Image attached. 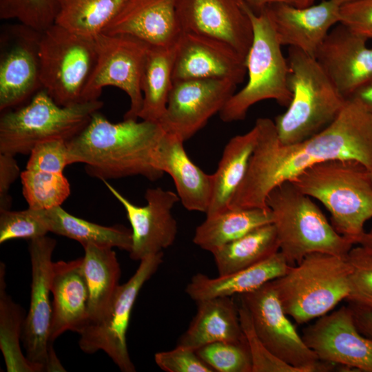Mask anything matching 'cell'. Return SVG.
Returning <instances> with one entry per match:
<instances>
[{"mask_svg":"<svg viewBox=\"0 0 372 372\" xmlns=\"http://www.w3.org/2000/svg\"><path fill=\"white\" fill-rule=\"evenodd\" d=\"M182 32L221 41L246 59L253 27L242 0H178Z\"/></svg>","mask_w":372,"mask_h":372,"instance_id":"obj_18","label":"cell"},{"mask_svg":"<svg viewBox=\"0 0 372 372\" xmlns=\"http://www.w3.org/2000/svg\"><path fill=\"white\" fill-rule=\"evenodd\" d=\"M20 178L30 208L49 209L61 206L70 194V185L63 173L25 169Z\"/></svg>","mask_w":372,"mask_h":372,"instance_id":"obj_35","label":"cell"},{"mask_svg":"<svg viewBox=\"0 0 372 372\" xmlns=\"http://www.w3.org/2000/svg\"><path fill=\"white\" fill-rule=\"evenodd\" d=\"M349 273L347 257L317 252L272 282L285 312L300 324L327 314L347 299Z\"/></svg>","mask_w":372,"mask_h":372,"instance_id":"obj_6","label":"cell"},{"mask_svg":"<svg viewBox=\"0 0 372 372\" xmlns=\"http://www.w3.org/2000/svg\"><path fill=\"white\" fill-rule=\"evenodd\" d=\"M41 32L22 23L4 25L0 43V110L19 105L42 89Z\"/></svg>","mask_w":372,"mask_h":372,"instance_id":"obj_14","label":"cell"},{"mask_svg":"<svg viewBox=\"0 0 372 372\" xmlns=\"http://www.w3.org/2000/svg\"><path fill=\"white\" fill-rule=\"evenodd\" d=\"M254 12H262L268 6L276 3H286L297 7H306L311 5L309 0H242Z\"/></svg>","mask_w":372,"mask_h":372,"instance_id":"obj_46","label":"cell"},{"mask_svg":"<svg viewBox=\"0 0 372 372\" xmlns=\"http://www.w3.org/2000/svg\"><path fill=\"white\" fill-rule=\"evenodd\" d=\"M184 142L165 133L154 154L156 167L172 178L183 207L206 214L212 196L213 175L206 174L188 156Z\"/></svg>","mask_w":372,"mask_h":372,"instance_id":"obj_24","label":"cell"},{"mask_svg":"<svg viewBox=\"0 0 372 372\" xmlns=\"http://www.w3.org/2000/svg\"><path fill=\"white\" fill-rule=\"evenodd\" d=\"M39 57L42 89L61 106L83 103L96 61L94 38L74 34L54 23L41 32Z\"/></svg>","mask_w":372,"mask_h":372,"instance_id":"obj_9","label":"cell"},{"mask_svg":"<svg viewBox=\"0 0 372 372\" xmlns=\"http://www.w3.org/2000/svg\"><path fill=\"white\" fill-rule=\"evenodd\" d=\"M291 266L279 251L260 263L227 275L210 278L197 273L191 278L185 292L195 302L215 297L239 296L281 277Z\"/></svg>","mask_w":372,"mask_h":372,"instance_id":"obj_25","label":"cell"},{"mask_svg":"<svg viewBox=\"0 0 372 372\" xmlns=\"http://www.w3.org/2000/svg\"><path fill=\"white\" fill-rule=\"evenodd\" d=\"M176 45L149 46L141 80L143 105L138 118L158 122L163 116L173 87Z\"/></svg>","mask_w":372,"mask_h":372,"instance_id":"obj_31","label":"cell"},{"mask_svg":"<svg viewBox=\"0 0 372 372\" xmlns=\"http://www.w3.org/2000/svg\"><path fill=\"white\" fill-rule=\"evenodd\" d=\"M340 23L372 39V0H355L341 6Z\"/></svg>","mask_w":372,"mask_h":372,"instance_id":"obj_43","label":"cell"},{"mask_svg":"<svg viewBox=\"0 0 372 372\" xmlns=\"http://www.w3.org/2000/svg\"><path fill=\"white\" fill-rule=\"evenodd\" d=\"M96 61L83 91V102L99 99L102 89L116 87L128 96L124 119L137 120L143 105L141 80L149 45L127 34L101 33L95 38Z\"/></svg>","mask_w":372,"mask_h":372,"instance_id":"obj_10","label":"cell"},{"mask_svg":"<svg viewBox=\"0 0 372 372\" xmlns=\"http://www.w3.org/2000/svg\"><path fill=\"white\" fill-rule=\"evenodd\" d=\"M349 99L356 101L372 114V83L358 90Z\"/></svg>","mask_w":372,"mask_h":372,"instance_id":"obj_47","label":"cell"},{"mask_svg":"<svg viewBox=\"0 0 372 372\" xmlns=\"http://www.w3.org/2000/svg\"><path fill=\"white\" fill-rule=\"evenodd\" d=\"M331 1H333V2L336 3L337 4L341 6L344 4H346L347 3H349L355 0H331ZM309 2L312 5L313 3L314 2V0H309Z\"/></svg>","mask_w":372,"mask_h":372,"instance_id":"obj_49","label":"cell"},{"mask_svg":"<svg viewBox=\"0 0 372 372\" xmlns=\"http://www.w3.org/2000/svg\"><path fill=\"white\" fill-rule=\"evenodd\" d=\"M50 290L52 343L67 331L79 333L88 321L89 289L83 269V258L54 262Z\"/></svg>","mask_w":372,"mask_h":372,"instance_id":"obj_23","label":"cell"},{"mask_svg":"<svg viewBox=\"0 0 372 372\" xmlns=\"http://www.w3.org/2000/svg\"><path fill=\"white\" fill-rule=\"evenodd\" d=\"M369 39L339 23L327 35L315 58L340 94L349 99L372 83Z\"/></svg>","mask_w":372,"mask_h":372,"instance_id":"obj_19","label":"cell"},{"mask_svg":"<svg viewBox=\"0 0 372 372\" xmlns=\"http://www.w3.org/2000/svg\"><path fill=\"white\" fill-rule=\"evenodd\" d=\"M20 174L14 156L0 154V210L10 209V188Z\"/></svg>","mask_w":372,"mask_h":372,"instance_id":"obj_44","label":"cell"},{"mask_svg":"<svg viewBox=\"0 0 372 372\" xmlns=\"http://www.w3.org/2000/svg\"><path fill=\"white\" fill-rule=\"evenodd\" d=\"M56 242L47 236L29 244L32 267L30 304L24 319L21 340L25 356L41 371H65L50 340L52 303L50 280Z\"/></svg>","mask_w":372,"mask_h":372,"instance_id":"obj_13","label":"cell"},{"mask_svg":"<svg viewBox=\"0 0 372 372\" xmlns=\"http://www.w3.org/2000/svg\"><path fill=\"white\" fill-rule=\"evenodd\" d=\"M196 351L214 371L252 372L251 359L246 340L216 342L203 346Z\"/></svg>","mask_w":372,"mask_h":372,"instance_id":"obj_37","label":"cell"},{"mask_svg":"<svg viewBox=\"0 0 372 372\" xmlns=\"http://www.w3.org/2000/svg\"><path fill=\"white\" fill-rule=\"evenodd\" d=\"M266 204L273 215L280 251L290 265L312 253L347 257L355 245L338 233L312 198L291 181L273 188Z\"/></svg>","mask_w":372,"mask_h":372,"instance_id":"obj_5","label":"cell"},{"mask_svg":"<svg viewBox=\"0 0 372 372\" xmlns=\"http://www.w3.org/2000/svg\"><path fill=\"white\" fill-rule=\"evenodd\" d=\"M196 302V313L177 344L196 350L216 342L246 340L239 309L231 296L215 297Z\"/></svg>","mask_w":372,"mask_h":372,"instance_id":"obj_26","label":"cell"},{"mask_svg":"<svg viewBox=\"0 0 372 372\" xmlns=\"http://www.w3.org/2000/svg\"><path fill=\"white\" fill-rule=\"evenodd\" d=\"M178 0H126L103 33L127 34L150 46L174 47L182 33Z\"/></svg>","mask_w":372,"mask_h":372,"instance_id":"obj_22","label":"cell"},{"mask_svg":"<svg viewBox=\"0 0 372 372\" xmlns=\"http://www.w3.org/2000/svg\"><path fill=\"white\" fill-rule=\"evenodd\" d=\"M353 311L356 326L364 335L372 339V309L349 305Z\"/></svg>","mask_w":372,"mask_h":372,"instance_id":"obj_45","label":"cell"},{"mask_svg":"<svg viewBox=\"0 0 372 372\" xmlns=\"http://www.w3.org/2000/svg\"><path fill=\"white\" fill-rule=\"evenodd\" d=\"M60 0H0V19H17L39 32L54 24Z\"/></svg>","mask_w":372,"mask_h":372,"instance_id":"obj_36","label":"cell"},{"mask_svg":"<svg viewBox=\"0 0 372 372\" xmlns=\"http://www.w3.org/2000/svg\"><path fill=\"white\" fill-rule=\"evenodd\" d=\"M273 223L270 209L229 208L218 214L206 216L193 238L195 245L212 252L251 230Z\"/></svg>","mask_w":372,"mask_h":372,"instance_id":"obj_29","label":"cell"},{"mask_svg":"<svg viewBox=\"0 0 372 372\" xmlns=\"http://www.w3.org/2000/svg\"><path fill=\"white\" fill-rule=\"evenodd\" d=\"M50 232L45 209L0 210V243L23 238L32 240Z\"/></svg>","mask_w":372,"mask_h":372,"instance_id":"obj_38","label":"cell"},{"mask_svg":"<svg viewBox=\"0 0 372 372\" xmlns=\"http://www.w3.org/2000/svg\"><path fill=\"white\" fill-rule=\"evenodd\" d=\"M103 105L97 99L61 106L41 89L25 106L1 116L0 154H30L36 145L45 141L68 142L82 132Z\"/></svg>","mask_w":372,"mask_h":372,"instance_id":"obj_7","label":"cell"},{"mask_svg":"<svg viewBox=\"0 0 372 372\" xmlns=\"http://www.w3.org/2000/svg\"><path fill=\"white\" fill-rule=\"evenodd\" d=\"M287 59L291 101L273 121L278 137L285 145L301 142L322 131L337 118L347 100L315 57L289 47Z\"/></svg>","mask_w":372,"mask_h":372,"instance_id":"obj_4","label":"cell"},{"mask_svg":"<svg viewBox=\"0 0 372 372\" xmlns=\"http://www.w3.org/2000/svg\"><path fill=\"white\" fill-rule=\"evenodd\" d=\"M165 133L158 122L124 119L114 123L98 111L67 142L70 165L83 163L90 176L102 180L141 176L156 181L164 174L155 165L154 154Z\"/></svg>","mask_w":372,"mask_h":372,"instance_id":"obj_2","label":"cell"},{"mask_svg":"<svg viewBox=\"0 0 372 372\" xmlns=\"http://www.w3.org/2000/svg\"><path fill=\"white\" fill-rule=\"evenodd\" d=\"M247 74L245 58L227 43L182 32L176 45L174 82L189 79H224L238 85Z\"/></svg>","mask_w":372,"mask_h":372,"instance_id":"obj_20","label":"cell"},{"mask_svg":"<svg viewBox=\"0 0 372 372\" xmlns=\"http://www.w3.org/2000/svg\"><path fill=\"white\" fill-rule=\"evenodd\" d=\"M291 182L302 193L320 202L331 214V225L355 245L372 218L371 171L352 160L316 164Z\"/></svg>","mask_w":372,"mask_h":372,"instance_id":"obj_3","label":"cell"},{"mask_svg":"<svg viewBox=\"0 0 372 372\" xmlns=\"http://www.w3.org/2000/svg\"><path fill=\"white\" fill-rule=\"evenodd\" d=\"M103 182L124 207L131 225V259L141 261L163 252L174 242L178 228L172 211L179 201L177 194L161 187L149 188L145 194L147 204L140 207L130 202L107 180Z\"/></svg>","mask_w":372,"mask_h":372,"instance_id":"obj_17","label":"cell"},{"mask_svg":"<svg viewBox=\"0 0 372 372\" xmlns=\"http://www.w3.org/2000/svg\"><path fill=\"white\" fill-rule=\"evenodd\" d=\"M350 265V304L372 309V251L358 245L352 247L347 256Z\"/></svg>","mask_w":372,"mask_h":372,"instance_id":"obj_39","label":"cell"},{"mask_svg":"<svg viewBox=\"0 0 372 372\" xmlns=\"http://www.w3.org/2000/svg\"><path fill=\"white\" fill-rule=\"evenodd\" d=\"M83 248V269L89 289L90 323L101 319L109 309L119 286L121 268L112 247L88 244Z\"/></svg>","mask_w":372,"mask_h":372,"instance_id":"obj_28","label":"cell"},{"mask_svg":"<svg viewBox=\"0 0 372 372\" xmlns=\"http://www.w3.org/2000/svg\"><path fill=\"white\" fill-rule=\"evenodd\" d=\"M371 178H372V170L371 171Z\"/></svg>","mask_w":372,"mask_h":372,"instance_id":"obj_50","label":"cell"},{"mask_svg":"<svg viewBox=\"0 0 372 372\" xmlns=\"http://www.w3.org/2000/svg\"><path fill=\"white\" fill-rule=\"evenodd\" d=\"M280 251L273 223L258 227L211 252L218 275L242 270L269 258Z\"/></svg>","mask_w":372,"mask_h":372,"instance_id":"obj_30","label":"cell"},{"mask_svg":"<svg viewBox=\"0 0 372 372\" xmlns=\"http://www.w3.org/2000/svg\"><path fill=\"white\" fill-rule=\"evenodd\" d=\"M237 84L224 79H189L174 82L165 113L163 130L183 142L220 113L236 92Z\"/></svg>","mask_w":372,"mask_h":372,"instance_id":"obj_15","label":"cell"},{"mask_svg":"<svg viewBox=\"0 0 372 372\" xmlns=\"http://www.w3.org/2000/svg\"><path fill=\"white\" fill-rule=\"evenodd\" d=\"M356 244L372 251V229L369 231H364L359 238Z\"/></svg>","mask_w":372,"mask_h":372,"instance_id":"obj_48","label":"cell"},{"mask_svg":"<svg viewBox=\"0 0 372 372\" xmlns=\"http://www.w3.org/2000/svg\"><path fill=\"white\" fill-rule=\"evenodd\" d=\"M253 27V40L245 59L246 85L236 92L219 113L223 122L244 120L254 104L267 99L287 107L292 97L289 65L265 11L254 12L245 2Z\"/></svg>","mask_w":372,"mask_h":372,"instance_id":"obj_8","label":"cell"},{"mask_svg":"<svg viewBox=\"0 0 372 372\" xmlns=\"http://www.w3.org/2000/svg\"><path fill=\"white\" fill-rule=\"evenodd\" d=\"M263 11L282 46L298 48L313 57L328 33L340 21V6L331 0L302 8L276 3Z\"/></svg>","mask_w":372,"mask_h":372,"instance_id":"obj_21","label":"cell"},{"mask_svg":"<svg viewBox=\"0 0 372 372\" xmlns=\"http://www.w3.org/2000/svg\"><path fill=\"white\" fill-rule=\"evenodd\" d=\"M302 338L322 362L372 372V339L360 332L350 306L320 317Z\"/></svg>","mask_w":372,"mask_h":372,"instance_id":"obj_16","label":"cell"},{"mask_svg":"<svg viewBox=\"0 0 372 372\" xmlns=\"http://www.w3.org/2000/svg\"><path fill=\"white\" fill-rule=\"evenodd\" d=\"M70 165L67 142L52 139L38 143L30 154L25 169L63 173Z\"/></svg>","mask_w":372,"mask_h":372,"instance_id":"obj_41","label":"cell"},{"mask_svg":"<svg viewBox=\"0 0 372 372\" xmlns=\"http://www.w3.org/2000/svg\"><path fill=\"white\" fill-rule=\"evenodd\" d=\"M242 331L249 350L252 372H302L272 353L257 335L247 309L238 307Z\"/></svg>","mask_w":372,"mask_h":372,"instance_id":"obj_40","label":"cell"},{"mask_svg":"<svg viewBox=\"0 0 372 372\" xmlns=\"http://www.w3.org/2000/svg\"><path fill=\"white\" fill-rule=\"evenodd\" d=\"M255 125L256 144L230 208L269 209L266 198L273 188L322 162L352 160L372 170V114L352 99L330 125L299 143H281L269 118Z\"/></svg>","mask_w":372,"mask_h":372,"instance_id":"obj_1","label":"cell"},{"mask_svg":"<svg viewBox=\"0 0 372 372\" xmlns=\"http://www.w3.org/2000/svg\"><path fill=\"white\" fill-rule=\"evenodd\" d=\"M163 253L141 260L133 276L118 287L104 316L87 323L79 333L80 349L85 353L104 351L123 372H134L126 340L131 313L139 291L163 262Z\"/></svg>","mask_w":372,"mask_h":372,"instance_id":"obj_11","label":"cell"},{"mask_svg":"<svg viewBox=\"0 0 372 372\" xmlns=\"http://www.w3.org/2000/svg\"><path fill=\"white\" fill-rule=\"evenodd\" d=\"M126 0H60L55 24L74 34L95 38L118 14Z\"/></svg>","mask_w":372,"mask_h":372,"instance_id":"obj_33","label":"cell"},{"mask_svg":"<svg viewBox=\"0 0 372 372\" xmlns=\"http://www.w3.org/2000/svg\"><path fill=\"white\" fill-rule=\"evenodd\" d=\"M5 266L0 265V349L8 372H39L23 354L19 340L24 322L22 309L6 292Z\"/></svg>","mask_w":372,"mask_h":372,"instance_id":"obj_34","label":"cell"},{"mask_svg":"<svg viewBox=\"0 0 372 372\" xmlns=\"http://www.w3.org/2000/svg\"><path fill=\"white\" fill-rule=\"evenodd\" d=\"M154 360L166 372H214L196 350L181 344L172 350L156 353Z\"/></svg>","mask_w":372,"mask_h":372,"instance_id":"obj_42","label":"cell"},{"mask_svg":"<svg viewBox=\"0 0 372 372\" xmlns=\"http://www.w3.org/2000/svg\"><path fill=\"white\" fill-rule=\"evenodd\" d=\"M258 129L232 137L226 144L218 167L213 175V191L206 216H211L229 208L231 198L242 181L255 148Z\"/></svg>","mask_w":372,"mask_h":372,"instance_id":"obj_27","label":"cell"},{"mask_svg":"<svg viewBox=\"0 0 372 372\" xmlns=\"http://www.w3.org/2000/svg\"><path fill=\"white\" fill-rule=\"evenodd\" d=\"M254 330L268 349L302 372L329 371L333 364L321 361L309 348L287 318L272 280L239 295Z\"/></svg>","mask_w":372,"mask_h":372,"instance_id":"obj_12","label":"cell"},{"mask_svg":"<svg viewBox=\"0 0 372 372\" xmlns=\"http://www.w3.org/2000/svg\"><path fill=\"white\" fill-rule=\"evenodd\" d=\"M50 232L80 242L117 247L130 251L132 245V229L116 225L107 227L72 216L61 206L45 209Z\"/></svg>","mask_w":372,"mask_h":372,"instance_id":"obj_32","label":"cell"}]
</instances>
